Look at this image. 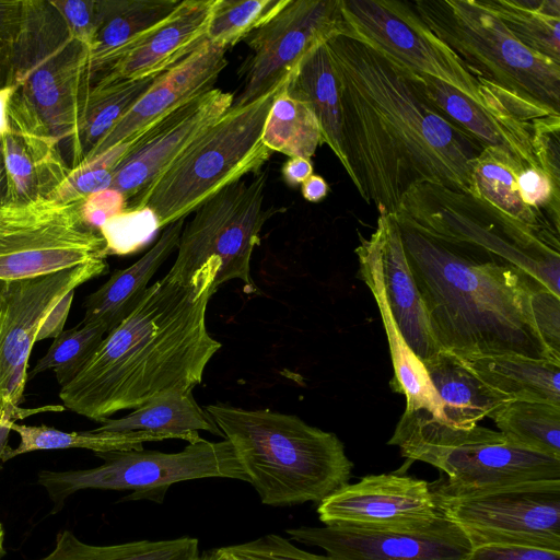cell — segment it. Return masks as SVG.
<instances>
[{
    "instance_id": "e575fe53",
    "label": "cell",
    "mask_w": 560,
    "mask_h": 560,
    "mask_svg": "<svg viewBox=\"0 0 560 560\" xmlns=\"http://www.w3.org/2000/svg\"><path fill=\"white\" fill-rule=\"evenodd\" d=\"M526 48L560 65V0H480Z\"/></svg>"
},
{
    "instance_id": "836d02e7",
    "label": "cell",
    "mask_w": 560,
    "mask_h": 560,
    "mask_svg": "<svg viewBox=\"0 0 560 560\" xmlns=\"http://www.w3.org/2000/svg\"><path fill=\"white\" fill-rule=\"evenodd\" d=\"M12 431L20 436L16 447L8 446L0 466L26 453L50 450L85 448L95 453L142 450L143 442L162 441L161 435L144 432L72 431L66 432L45 424L26 425L14 422Z\"/></svg>"
},
{
    "instance_id": "83f0119b",
    "label": "cell",
    "mask_w": 560,
    "mask_h": 560,
    "mask_svg": "<svg viewBox=\"0 0 560 560\" xmlns=\"http://www.w3.org/2000/svg\"><path fill=\"white\" fill-rule=\"evenodd\" d=\"M512 154L500 149H483L471 167V195L514 225L539 234L559 236L544 212L524 203L516 175L525 168Z\"/></svg>"
},
{
    "instance_id": "2e32d148",
    "label": "cell",
    "mask_w": 560,
    "mask_h": 560,
    "mask_svg": "<svg viewBox=\"0 0 560 560\" xmlns=\"http://www.w3.org/2000/svg\"><path fill=\"white\" fill-rule=\"evenodd\" d=\"M341 0H289L244 42L243 90L231 107L246 105L283 84L300 60L332 36L347 33Z\"/></svg>"
},
{
    "instance_id": "60d3db41",
    "label": "cell",
    "mask_w": 560,
    "mask_h": 560,
    "mask_svg": "<svg viewBox=\"0 0 560 560\" xmlns=\"http://www.w3.org/2000/svg\"><path fill=\"white\" fill-rule=\"evenodd\" d=\"M131 141L117 144L98 156L71 168L67 178L50 198L61 202L84 200L93 194L110 188L116 164Z\"/></svg>"
},
{
    "instance_id": "52a82bcc",
    "label": "cell",
    "mask_w": 560,
    "mask_h": 560,
    "mask_svg": "<svg viewBox=\"0 0 560 560\" xmlns=\"http://www.w3.org/2000/svg\"><path fill=\"white\" fill-rule=\"evenodd\" d=\"M92 84L89 49L70 34L50 0H25L11 85L59 147L73 142Z\"/></svg>"
},
{
    "instance_id": "603a6c76",
    "label": "cell",
    "mask_w": 560,
    "mask_h": 560,
    "mask_svg": "<svg viewBox=\"0 0 560 560\" xmlns=\"http://www.w3.org/2000/svg\"><path fill=\"white\" fill-rule=\"evenodd\" d=\"M217 0H182L161 23L128 45L102 73L143 79L164 72L207 40Z\"/></svg>"
},
{
    "instance_id": "4fadbf2b",
    "label": "cell",
    "mask_w": 560,
    "mask_h": 560,
    "mask_svg": "<svg viewBox=\"0 0 560 560\" xmlns=\"http://www.w3.org/2000/svg\"><path fill=\"white\" fill-rule=\"evenodd\" d=\"M432 494L438 512L462 529L472 549L497 545L560 551V480Z\"/></svg>"
},
{
    "instance_id": "74e56055",
    "label": "cell",
    "mask_w": 560,
    "mask_h": 560,
    "mask_svg": "<svg viewBox=\"0 0 560 560\" xmlns=\"http://www.w3.org/2000/svg\"><path fill=\"white\" fill-rule=\"evenodd\" d=\"M489 418L512 443L560 458V406L513 400Z\"/></svg>"
},
{
    "instance_id": "484cf974",
    "label": "cell",
    "mask_w": 560,
    "mask_h": 560,
    "mask_svg": "<svg viewBox=\"0 0 560 560\" xmlns=\"http://www.w3.org/2000/svg\"><path fill=\"white\" fill-rule=\"evenodd\" d=\"M185 219L162 230L153 246L136 262L115 270L109 279L84 302L81 323L103 325L107 334L118 326L138 305L158 269L177 248Z\"/></svg>"
},
{
    "instance_id": "44dd1931",
    "label": "cell",
    "mask_w": 560,
    "mask_h": 560,
    "mask_svg": "<svg viewBox=\"0 0 560 560\" xmlns=\"http://www.w3.org/2000/svg\"><path fill=\"white\" fill-rule=\"evenodd\" d=\"M8 122L9 131L0 138L4 166L0 202L50 198L71 171L59 142L16 92L9 102Z\"/></svg>"
},
{
    "instance_id": "7c38bea8",
    "label": "cell",
    "mask_w": 560,
    "mask_h": 560,
    "mask_svg": "<svg viewBox=\"0 0 560 560\" xmlns=\"http://www.w3.org/2000/svg\"><path fill=\"white\" fill-rule=\"evenodd\" d=\"M83 200L0 202V279L56 273L106 259L105 242L82 214Z\"/></svg>"
},
{
    "instance_id": "5bb4252c",
    "label": "cell",
    "mask_w": 560,
    "mask_h": 560,
    "mask_svg": "<svg viewBox=\"0 0 560 560\" xmlns=\"http://www.w3.org/2000/svg\"><path fill=\"white\" fill-rule=\"evenodd\" d=\"M347 33L416 74L441 80L481 106L479 78L422 22L405 0H341Z\"/></svg>"
},
{
    "instance_id": "d6a6232c",
    "label": "cell",
    "mask_w": 560,
    "mask_h": 560,
    "mask_svg": "<svg viewBox=\"0 0 560 560\" xmlns=\"http://www.w3.org/2000/svg\"><path fill=\"white\" fill-rule=\"evenodd\" d=\"M159 74L143 79L102 74L92 84L80 128L69 148L71 168L80 165L91 154L104 137L150 89Z\"/></svg>"
},
{
    "instance_id": "1f68e13d",
    "label": "cell",
    "mask_w": 560,
    "mask_h": 560,
    "mask_svg": "<svg viewBox=\"0 0 560 560\" xmlns=\"http://www.w3.org/2000/svg\"><path fill=\"white\" fill-rule=\"evenodd\" d=\"M464 363L487 385L505 395L510 401L560 406L558 362L518 354H501L466 360Z\"/></svg>"
},
{
    "instance_id": "f35d334b",
    "label": "cell",
    "mask_w": 560,
    "mask_h": 560,
    "mask_svg": "<svg viewBox=\"0 0 560 560\" xmlns=\"http://www.w3.org/2000/svg\"><path fill=\"white\" fill-rule=\"evenodd\" d=\"M106 335V328L96 323H80L71 329L62 330L54 338L46 354L27 373V380L52 370L60 386L68 384L82 370Z\"/></svg>"
},
{
    "instance_id": "4316f807",
    "label": "cell",
    "mask_w": 560,
    "mask_h": 560,
    "mask_svg": "<svg viewBox=\"0 0 560 560\" xmlns=\"http://www.w3.org/2000/svg\"><path fill=\"white\" fill-rule=\"evenodd\" d=\"M441 402L444 422L469 429L489 417L509 398L487 385L462 359L440 350L423 362Z\"/></svg>"
},
{
    "instance_id": "cb8c5ba5",
    "label": "cell",
    "mask_w": 560,
    "mask_h": 560,
    "mask_svg": "<svg viewBox=\"0 0 560 560\" xmlns=\"http://www.w3.org/2000/svg\"><path fill=\"white\" fill-rule=\"evenodd\" d=\"M374 233L378 242L383 285L390 314L407 346L423 363L441 349L431 334L394 214H378Z\"/></svg>"
},
{
    "instance_id": "8d00e7d4",
    "label": "cell",
    "mask_w": 560,
    "mask_h": 560,
    "mask_svg": "<svg viewBox=\"0 0 560 560\" xmlns=\"http://www.w3.org/2000/svg\"><path fill=\"white\" fill-rule=\"evenodd\" d=\"M261 140L272 152L308 160L323 143L313 112L304 102L291 97L284 91V84L267 115Z\"/></svg>"
},
{
    "instance_id": "9f6ffc18",
    "label": "cell",
    "mask_w": 560,
    "mask_h": 560,
    "mask_svg": "<svg viewBox=\"0 0 560 560\" xmlns=\"http://www.w3.org/2000/svg\"><path fill=\"white\" fill-rule=\"evenodd\" d=\"M3 176H4V166H3V156L1 150V140H0V186H3Z\"/></svg>"
},
{
    "instance_id": "6da1fadb",
    "label": "cell",
    "mask_w": 560,
    "mask_h": 560,
    "mask_svg": "<svg viewBox=\"0 0 560 560\" xmlns=\"http://www.w3.org/2000/svg\"><path fill=\"white\" fill-rule=\"evenodd\" d=\"M337 79L347 173L378 213H395L420 184L471 195L483 150L425 98L415 74L364 42L340 33L326 42Z\"/></svg>"
},
{
    "instance_id": "e0dca14e",
    "label": "cell",
    "mask_w": 560,
    "mask_h": 560,
    "mask_svg": "<svg viewBox=\"0 0 560 560\" xmlns=\"http://www.w3.org/2000/svg\"><path fill=\"white\" fill-rule=\"evenodd\" d=\"M413 74L425 98L482 149L506 151L524 166L542 171L533 147L535 128L544 118L560 113L518 97L489 81L493 98L489 106H481L441 80Z\"/></svg>"
},
{
    "instance_id": "816d5d0a",
    "label": "cell",
    "mask_w": 560,
    "mask_h": 560,
    "mask_svg": "<svg viewBox=\"0 0 560 560\" xmlns=\"http://www.w3.org/2000/svg\"><path fill=\"white\" fill-rule=\"evenodd\" d=\"M327 192L328 185L319 175L312 174L302 183V195L307 201L318 202L326 197Z\"/></svg>"
},
{
    "instance_id": "d6986e66",
    "label": "cell",
    "mask_w": 560,
    "mask_h": 560,
    "mask_svg": "<svg viewBox=\"0 0 560 560\" xmlns=\"http://www.w3.org/2000/svg\"><path fill=\"white\" fill-rule=\"evenodd\" d=\"M285 533L292 540L320 548L331 560H465L472 550L462 529L440 513L419 530L324 525L287 528Z\"/></svg>"
},
{
    "instance_id": "277c9868",
    "label": "cell",
    "mask_w": 560,
    "mask_h": 560,
    "mask_svg": "<svg viewBox=\"0 0 560 560\" xmlns=\"http://www.w3.org/2000/svg\"><path fill=\"white\" fill-rule=\"evenodd\" d=\"M261 503H319L349 483L353 464L335 433L293 415L226 404L206 407Z\"/></svg>"
},
{
    "instance_id": "6f0895ef",
    "label": "cell",
    "mask_w": 560,
    "mask_h": 560,
    "mask_svg": "<svg viewBox=\"0 0 560 560\" xmlns=\"http://www.w3.org/2000/svg\"><path fill=\"white\" fill-rule=\"evenodd\" d=\"M192 560H206V559H199V558H196V559H192Z\"/></svg>"
},
{
    "instance_id": "ac0fdd59",
    "label": "cell",
    "mask_w": 560,
    "mask_h": 560,
    "mask_svg": "<svg viewBox=\"0 0 560 560\" xmlns=\"http://www.w3.org/2000/svg\"><path fill=\"white\" fill-rule=\"evenodd\" d=\"M329 526L408 532L430 526L439 515L430 483L402 474L368 475L318 503Z\"/></svg>"
},
{
    "instance_id": "f6af8a7d",
    "label": "cell",
    "mask_w": 560,
    "mask_h": 560,
    "mask_svg": "<svg viewBox=\"0 0 560 560\" xmlns=\"http://www.w3.org/2000/svg\"><path fill=\"white\" fill-rule=\"evenodd\" d=\"M70 34L90 50L98 25L97 0H50Z\"/></svg>"
},
{
    "instance_id": "ffe728a7",
    "label": "cell",
    "mask_w": 560,
    "mask_h": 560,
    "mask_svg": "<svg viewBox=\"0 0 560 560\" xmlns=\"http://www.w3.org/2000/svg\"><path fill=\"white\" fill-rule=\"evenodd\" d=\"M233 93L211 89L160 118L120 158L112 189L128 202L232 106ZM128 142V141H127Z\"/></svg>"
},
{
    "instance_id": "4dcf8cb0",
    "label": "cell",
    "mask_w": 560,
    "mask_h": 560,
    "mask_svg": "<svg viewBox=\"0 0 560 560\" xmlns=\"http://www.w3.org/2000/svg\"><path fill=\"white\" fill-rule=\"evenodd\" d=\"M96 431H144L166 439H182L188 443L198 441L203 430L223 436L219 427L192 396V390L163 394L131 413L119 419H106Z\"/></svg>"
},
{
    "instance_id": "f546056e",
    "label": "cell",
    "mask_w": 560,
    "mask_h": 560,
    "mask_svg": "<svg viewBox=\"0 0 560 560\" xmlns=\"http://www.w3.org/2000/svg\"><path fill=\"white\" fill-rule=\"evenodd\" d=\"M180 0H97L98 25L90 52L93 77L131 43L165 20Z\"/></svg>"
},
{
    "instance_id": "8992f818",
    "label": "cell",
    "mask_w": 560,
    "mask_h": 560,
    "mask_svg": "<svg viewBox=\"0 0 560 560\" xmlns=\"http://www.w3.org/2000/svg\"><path fill=\"white\" fill-rule=\"evenodd\" d=\"M388 445L411 462L427 463L446 479L433 492L459 495L528 481L560 480V458L509 441L500 431L475 425L458 429L428 411L405 410Z\"/></svg>"
},
{
    "instance_id": "ab89813d",
    "label": "cell",
    "mask_w": 560,
    "mask_h": 560,
    "mask_svg": "<svg viewBox=\"0 0 560 560\" xmlns=\"http://www.w3.org/2000/svg\"><path fill=\"white\" fill-rule=\"evenodd\" d=\"M289 0H217L207 38L229 49L273 18Z\"/></svg>"
},
{
    "instance_id": "b9f144b4",
    "label": "cell",
    "mask_w": 560,
    "mask_h": 560,
    "mask_svg": "<svg viewBox=\"0 0 560 560\" xmlns=\"http://www.w3.org/2000/svg\"><path fill=\"white\" fill-rule=\"evenodd\" d=\"M159 230L154 214L147 208L125 209L100 229L107 255H126L142 247Z\"/></svg>"
},
{
    "instance_id": "681fc988",
    "label": "cell",
    "mask_w": 560,
    "mask_h": 560,
    "mask_svg": "<svg viewBox=\"0 0 560 560\" xmlns=\"http://www.w3.org/2000/svg\"><path fill=\"white\" fill-rule=\"evenodd\" d=\"M73 296L74 291L69 292L47 315L37 334L36 341L56 338L62 331Z\"/></svg>"
},
{
    "instance_id": "d4e9b609",
    "label": "cell",
    "mask_w": 560,
    "mask_h": 560,
    "mask_svg": "<svg viewBox=\"0 0 560 560\" xmlns=\"http://www.w3.org/2000/svg\"><path fill=\"white\" fill-rule=\"evenodd\" d=\"M360 245L355 248L360 278L370 288L378 306L387 335L394 368L393 390L405 395L406 410L423 409L444 422L442 402L432 386L422 361L404 340L387 304L380 258L378 242L373 232L369 238L359 234Z\"/></svg>"
},
{
    "instance_id": "bcb514c9",
    "label": "cell",
    "mask_w": 560,
    "mask_h": 560,
    "mask_svg": "<svg viewBox=\"0 0 560 560\" xmlns=\"http://www.w3.org/2000/svg\"><path fill=\"white\" fill-rule=\"evenodd\" d=\"M532 310L545 345L560 360V296L541 288L532 294Z\"/></svg>"
},
{
    "instance_id": "7402d4cb",
    "label": "cell",
    "mask_w": 560,
    "mask_h": 560,
    "mask_svg": "<svg viewBox=\"0 0 560 560\" xmlns=\"http://www.w3.org/2000/svg\"><path fill=\"white\" fill-rule=\"evenodd\" d=\"M225 52L226 49L207 38L191 54L160 73L150 89L82 163L138 137L163 116L213 89L218 77L228 65Z\"/></svg>"
},
{
    "instance_id": "11a10c76",
    "label": "cell",
    "mask_w": 560,
    "mask_h": 560,
    "mask_svg": "<svg viewBox=\"0 0 560 560\" xmlns=\"http://www.w3.org/2000/svg\"><path fill=\"white\" fill-rule=\"evenodd\" d=\"M4 556V529L2 524L0 523V560H2Z\"/></svg>"
},
{
    "instance_id": "ba28073f",
    "label": "cell",
    "mask_w": 560,
    "mask_h": 560,
    "mask_svg": "<svg viewBox=\"0 0 560 560\" xmlns=\"http://www.w3.org/2000/svg\"><path fill=\"white\" fill-rule=\"evenodd\" d=\"M409 2L476 77L560 113V65L522 45L480 1Z\"/></svg>"
},
{
    "instance_id": "9a60e30c",
    "label": "cell",
    "mask_w": 560,
    "mask_h": 560,
    "mask_svg": "<svg viewBox=\"0 0 560 560\" xmlns=\"http://www.w3.org/2000/svg\"><path fill=\"white\" fill-rule=\"evenodd\" d=\"M106 259L34 278L0 279V415L4 410L21 419L28 359L47 315L71 291L106 272Z\"/></svg>"
},
{
    "instance_id": "f907efd6",
    "label": "cell",
    "mask_w": 560,
    "mask_h": 560,
    "mask_svg": "<svg viewBox=\"0 0 560 560\" xmlns=\"http://www.w3.org/2000/svg\"><path fill=\"white\" fill-rule=\"evenodd\" d=\"M313 174L311 160L304 158H289L282 166L284 180L291 186H298Z\"/></svg>"
},
{
    "instance_id": "d590c367",
    "label": "cell",
    "mask_w": 560,
    "mask_h": 560,
    "mask_svg": "<svg viewBox=\"0 0 560 560\" xmlns=\"http://www.w3.org/2000/svg\"><path fill=\"white\" fill-rule=\"evenodd\" d=\"M199 558L197 538L136 540L97 546L80 540L63 529L56 536L54 549L38 560H192Z\"/></svg>"
},
{
    "instance_id": "f5cc1de1",
    "label": "cell",
    "mask_w": 560,
    "mask_h": 560,
    "mask_svg": "<svg viewBox=\"0 0 560 560\" xmlns=\"http://www.w3.org/2000/svg\"><path fill=\"white\" fill-rule=\"evenodd\" d=\"M21 417L10 410H4L0 415V457L4 453L8 445L10 432L12 431V424Z\"/></svg>"
},
{
    "instance_id": "3957f363",
    "label": "cell",
    "mask_w": 560,
    "mask_h": 560,
    "mask_svg": "<svg viewBox=\"0 0 560 560\" xmlns=\"http://www.w3.org/2000/svg\"><path fill=\"white\" fill-rule=\"evenodd\" d=\"M395 220L441 350L464 361L518 354L560 363L534 320L532 294L546 288L539 280L487 248Z\"/></svg>"
},
{
    "instance_id": "9c48e42d",
    "label": "cell",
    "mask_w": 560,
    "mask_h": 560,
    "mask_svg": "<svg viewBox=\"0 0 560 560\" xmlns=\"http://www.w3.org/2000/svg\"><path fill=\"white\" fill-rule=\"evenodd\" d=\"M393 214L412 226L501 255L560 296L559 236L518 228L472 196L432 184L410 189Z\"/></svg>"
},
{
    "instance_id": "db71d44e",
    "label": "cell",
    "mask_w": 560,
    "mask_h": 560,
    "mask_svg": "<svg viewBox=\"0 0 560 560\" xmlns=\"http://www.w3.org/2000/svg\"><path fill=\"white\" fill-rule=\"evenodd\" d=\"M15 89L9 85L0 90V138L9 131L8 106Z\"/></svg>"
},
{
    "instance_id": "7a4b0ae2",
    "label": "cell",
    "mask_w": 560,
    "mask_h": 560,
    "mask_svg": "<svg viewBox=\"0 0 560 560\" xmlns=\"http://www.w3.org/2000/svg\"><path fill=\"white\" fill-rule=\"evenodd\" d=\"M219 269L220 261L210 259L188 279L166 273L151 284L78 375L61 386L63 406L102 423L118 411L199 385L222 346L206 325Z\"/></svg>"
},
{
    "instance_id": "7dc6e473",
    "label": "cell",
    "mask_w": 560,
    "mask_h": 560,
    "mask_svg": "<svg viewBox=\"0 0 560 560\" xmlns=\"http://www.w3.org/2000/svg\"><path fill=\"white\" fill-rule=\"evenodd\" d=\"M127 201L117 190L108 188L83 200L82 214L85 222L97 230L112 217L126 209Z\"/></svg>"
},
{
    "instance_id": "ee69618b",
    "label": "cell",
    "mask_w": 560,
    "mask_h": 560,
    "mask_svg": "<svg viewBox=\"0 0 560 560\" xmlns=\"http://www.w3.org/2000/svg\"><path fill=\"white\" fill-rule=\"evenodd\" d=\"M25 15V0H0V90L11 85L15 45Z\"/></svg>"
},
{
    "instance_id": "8fae6325",
    "label": "cell",
    "mask_w": 560,
    "mask_h": 560,
    "mask_svg": "<svg viewBox=\"0 0 560 560\" xmlns=\"http://www.w3.org/2000/svg\"><path fill=\"white\" fill-rule=\"evenodd\" d=\"M268 170L254 173L219 190L200 207L183 228L177 255L168 275L188 279L210 259L220 261L215 285L238 279L248 293L258 291L250 276L254 248L260 243L265 223L282 207H265Z\"/></svg>"
},
{
    "instance_id": "5b68a950",
    "label": "cell",
    "mask_w": 560,
    "mask_h": 560,
    "mask_svg": "<svg viewBox=\"0 0 560 560\" xmlns=\"http://www.w3.org/2000/svg\"><path fill=\"white\" fill-rule=\"evenodd\" d=\"M283 84L246 105L230 107L130 199L126 209H149L163 230L222 188L260 171L273 153L261 140L264 125Z\"/></svg>"
},
{
    "instance_id": "30bf717a",
    "label": "cell",
    "mask_w": 560,
    "mask_h": 560,
    "mask_svg": "<svg viewBox=\"0 0 560 560\" xmlns=\"http://www.w3.org/2000/svg\"><path fill=\"white\" fill-rule=\"evenodd\" d=\"M104 463L77 470H40L36 483L43 487L51 503V513L65 506L73 493L85 489L132 490L140 495L163 498L176 482L229 478L247 481V477L228 440L212 442L200 438L176 453L128 450L95 453ZM152 499V500H153Z\"/></svg>"
},
{
    "instance_id": "7bdbcfd3",
    "label": "cell",
    "mask_w": 560,
    "mask_h": 560,
    "mask_svg": "<svg viewBox=\"0 0 560 560\" xmlns=\"http://www.w3.org/2000/svg\"><path fill=\"white\" fill-rule=\"evenodd\" d=\"M223 548L237 560H331L327 556L305 551L277 534Z\"/></svg>"
},
{
    "instance_id": "f1b7e54d",
    "label": "cell",
    "mask_w": 560,
    "mask_h": 560,
    "mask_svg": "<svg viewBox=\"0 0 560 560\" xmlns=\"http://www.w3.org/2000/svg\"><path fill=\"white\" fill-rule=\"evenodd\" d=\"M284 91L313 112L326 143L347 171L340 96L326 43L306 54L288 75Z\"/></svg>"
},
{
    "instance_id": "c3c4849f",
    "label": "cell",
    "mask_w": 560,
    "mask_h": 560,
    "mask_svg": "<svg viewBox=\"0 0 560 560\" xmlns=\"http://www.w3.org/2000/svg\"><path fill=\"white\" fill-rule=\"evenodd\" d=\"M465 560H560V551L521 546H482Z\"/></svg>"
}]
</instances>
